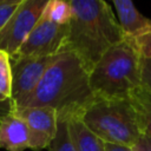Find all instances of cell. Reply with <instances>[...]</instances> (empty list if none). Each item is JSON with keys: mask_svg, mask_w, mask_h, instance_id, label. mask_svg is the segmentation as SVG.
<instances>
[{"mask_svg": "<svg viewBox=\"0 0 151 151\" xmlns=\"http://www.w3.org/2000/svg\"><path fill=\"white\" fill-rule=\"evenodd\" d=\"M94 98L90 71L76 53L63 50L54 55L34 91L18 109L48 106L55 110L58 118H80Z\"/></svg>", "mask_w": 151, "mask_h": 151, "instance_id": "obj_1", "label": "cell"}, {"mask_svg": "<svg viewBox=\"0 0 151 151\" xmlns=\"http://www.w3.org/2000/svg\"><path fill=\"white\" fill-rule=\"evenodd\" d=\"M68 2L72 15L67 24L63 50L76 53L91 71L111 46L126 37L105 0H68Z\"/></svg>", "mask_w": 151, "mask_h": 151, "instance_id": "obj_2", "label": "cell"}, {"mask_svg": "<svg viewBox=\"0 0 151 151\" xmlns=\"http://www.w3.org/2000/svg\"><path fill=\"white\" fill-rule=\"evenodd\" d=\"M142 55L125 38L111 46L90 71V86L98 98L122 99L142 87Z\"/></svg>", "mask_w": 151, "mask_h": 151, "instance_id": "obj_3", "label": "cell"}, {"mask_svg": "<svg viewBox=\"0 0 151 151\" xmlns=\"http://www.w3.org/2000/svg\"><path fill=\"white\" fill-rule=\"evenodd\" d=\"M80 119L105 143L131 147L142 134L138 114L130 98L96 97Z\"/></svg>", "mask_w": 151, "mask_h": 151, "instance_id": "obj_4", "label": "cell"}, {"mask_svg": "<svg viewBox=\"0 0 151 151\" xmlns=\"http://www.w3.org/2000/svg\"><path fill=\"white\" fill-rule=\"evenodd\" d=\"M48 0H21L0 32V50L13 57L42 17Z\"/></svg>", "mask_w": 151, "mask_h": 151, "instance_id": "obj_5", "label": "cell"}, {"mask_svg": "<svg viewBox=\"0 0 151 151\" xmlns=\"http://www.w3.org/2000/svg\"><path fill=\"white\" fill-rule=\"evenodd\" d=\"M67 25H57L41 17L13 57H51L64 48Z\"/></svg>", "mask_w": 151, "mask_h": 151, "instance_id": "obj_6", "label": "cell"}, {"mask_svg": "<svg viewBox=\"0 0 151 151\" xmlns=\"http://www.w3.org/2000/svg\"><path fill=\"white\" fill-rule=\"evenodd\" d=\"M54 55L51 57H11L13 110L34 91Z\"/></svg>", "mask_w": 151, "mask_h": 151, "instance_id": "obj_7", "label": "cell"}, {"mask_svg": "<svg viewBox=\"0 0 151 151\" xmlns=\"http://www.w3.org/2000/svg\"><path fill=\"white\" fill-rule=\"evenodd\" d=\"M13 111L24 119L29 130V149L34 151L47 149L57 131L58 116L55 110L48 106H31Z\"/></svg>", "mask_w": 151, "mask_h": 151, "instance_id": "obj_8", "label": "cell"}, {"mask_svg": "<svg viewBox=\"0 0 151 151\" xmlns=\"http://www.w3.org/2000/svg\"><path fill=\"white\" fill-rule=\"evenodd\" d=\"M29 130L14 111L0 119V147L6 151H24L29 149Z\"/></svg>", "mask_w": 151, "mask_h": 151, "instance_id": "obj_9", "label": "cell"}, {"mask_svg": "<svg viewBox=\"0 0 151 151\" xmlns=\"http://www.w3.org/2000/svg\"><path fill=\"white\" fill-rule=\"evenodd\" d=\"M118 14V22L127 38H133L150 26L151 19L144 17L132 0H112Z\"/></svg>", "mask_w": 151, "mask_h": 151, "instance_id": "obj_10", "label": "cell"}, {"mask_svg": "<svg viewBox=\"0 0 151 151\" xmlns=\"http://www.w3.org/2000/svg\"><path fill=\"white\" fill-rule=\"evenodd\" d=\"M68 127L76 151H106L105 142L94 134L79 117L70 118Z\"/></svg>", "mask_w": 151, "mask_h": 151, "instance_id": "obj_11", "label": "cell"}, {"mask_svg": "<svg viewBox=\"0 0 151 151\" xmlns=\"http://www.w3.org/2000/svg\"><path fill=\"white\" fill-rule=\"evenodd\" d=\"M130 99L137 111L142 133L151 138V93L139 87L131 94Z\"/></svg>", "mask_w": 151, "mask_h": 151, "instance_id": "obj_12", "label": "cell"}, {"mask_svg": "<svg viewBox=\"0 0 151 151\" xmlns=\"http://www.w3.org/2000/svg\"><path fill=\"white\" fill-rule=\"evenodd\" d=\"M72 9L68 0H48L42 17L57 25H67L71 20Z\"/></svg>", "mask_w": 151, "mask_h": 151, "instance_id": "obj_13", "label": "cell"}, {"mask_svg": "<svg viewBox=\"0 0 151 151\" xmlns=\"http://www.w3.org/2000/svg\"><path fill=\"white\" fill-rule=\"evenodd\" d=\"M47 149L48 151H76L68 127V119L58 118L55 134L48 144Z\"/></svg>", "mask_w": 151, "mask_h": 151, "instance_id": "obj_14", "label": "cell"}, {"mask_svg": "<svg viewBox=\"0 0 151 151\" xmlns=\"http://www.w3.org/2000/svg\"><path fill=\"white\" fill-rule=\"evenodd\" d=\"M12 101L11 57L0 50V103Z\"/></svg>", "mask_w": 151, "mask_h": 151, "instance_id": "obj_15", "label": "cell"}, {"mask_svg": "<svg viewBox=\"0 0 151 151\" xmlns=\"http://www.w3.org/2000/svg\"><path fill=\"white\" fill-rule=\"evenodd\" d=\"M143 58L151 59V24L138 35L130 38Z\"/></svg>", "mask_w": 151, "mask_h": 151, "instance_id": "obj_16", "label": "cell"}, {"mask_svg": "<svg viewBox=\"0 0 151 151\" xmlns=\"http://www.w3.org/2000/svg\"><path fill=\"white\" fill-rule=\"evenodd\" d=\"M142 87L151 93V59L142 57Z\"/></svg>", "mask_w": 151, "mask_h": 151, "instance_id": "obj_17", "label": "cell"}, {"mask_svg": "<svg viewBox=\"0 0 151 151\" xmlns=\"http://www.w3.org/2000/svg\"><path fill=\"white\" fill-rule=\"evenodd\" d=\"M19 4H15V5H2V6H0V32L5 27L6 22L8 21V19L11 18V15L14 13V11H15V8H17V6Z\"/></svg>", "mask_w": 151, "mask_h": 151, "instance_id": "obj_18", "label": "cell"}, {"mask_svg": "<svg viewBox=\"0 0 151 151\" xmlns=\"http://www.w3.org/2000/svg\"><path fill=\"white\" fill-rule=\"evenodd\" d=\"M132 151H151V138L145 134H140L137 142L131 146Z\"/></svg>", "mask_w": 151, "mask_h": 151, "instance_id": "obj_19", "label": "cell"}, {"mask_svg": "<svg viewBox=\"0 0 151 151\" xmlns=\"http://www.w3.org/2000/svg\"><path fill=\"white\" fill-rule=\"evenodd\" d=\"M13 111V103L12 101H6V103H0V119L5 116H7L9 112Z\"/></svg>", "mask_w": 151, "mask_h": 151, "instance_id": "obj_20", "label": "cell"}, {"mask_svg": "<svg viewBox=\"0 0 151 151\" xmlns=\"http://www.w3.org/2000/svg\"><path fill=\"white\" fill-rule=\"evenodd\" d=\"M105 149H106V151H132L131 147H129V146L110 144V143H105Z\"/></svg>", "mask_w": 151, "mask_h": 151, "instance_id": "obj_21", "label": "cell"}, {"mask_svg": "<svg viewBox=\"0 0 151 151\" xmlns=\"http://www.w3.org/2000/svg\"><path fill=\"white\" fill-rule=\"evenodd\" d=\"M21 0H0V6L2 5H15L19 4Z\"/></svg>", "mask_w": 151, "mask_h": 151, "instance_id": "obj_22", "label": "cell"}]
</instances>
